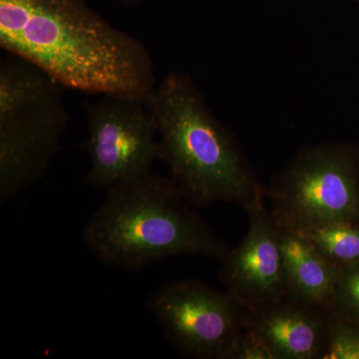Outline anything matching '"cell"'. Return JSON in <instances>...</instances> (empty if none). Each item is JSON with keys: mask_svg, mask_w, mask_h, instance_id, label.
Masks as SVG:
<instances>
[{"mask_svg": "<svg viewBox=\"0 0 359 359\" xmlns=\"http://www.w3.org/2000/svg\"><path fill=\"white\" fill-rule=\"evenodd\" d=\"M0 46L89 95L146 99L157 85L147 47L84 0H0Z\"/></svg>", "mask_w": 359, "mask_h": 359, "instance_id": "cell-1", "label": "cell"}, {"mask_svg": "<svg viewBox=\"0 0 359 359\" xmlns=\"http://www.w3.org/2000/svg\"><path fill=\"white\" fill-rule=\"evenodd\" d=\"M146 103L157 125L159 160L189 204L226 203L245 212L266 204V188L192 78L169 73Z\"/></svg>", "mask_w": 359, "mask_h": 359, "instance_id": "cell-2", "label": "cell"}, {"mask_svg": "<svg viewBox=\"0 0 359 359\" xmlns=\"http://www.w3.org/2000/svg\"><path fill=\"white\" fill-rule=\"evenodd\" d=\"M82 238L99 261L127 271L180 256L222 262L230 250L170 177L151 172L107 190Z\"/></svg>", "mask_w": 359, "mask_h": 359, "instance_id": "cell-3", "label": "cell"}, {"mask_svg": "<svg viewBox=\"0 0 359 359\" xmlns=\"http://www.w3.org/2000/svg\"><path fill=\"white\" fill-rule=\"evenodd\" d=\"M62 86L25 59H0V202L39 181L69 124Z\"/></svg>", "mask_w": 359, "mask_h": 359, "instance_id": "cell-4", "label": "cell"}, {"mask_svg": "<svg viewBox=\"0 0 359 359\" xmlns=\"http://www.w3.org/2000/svg\"><path fill=\"white\" fill-rule=\"evenodd\" d=\"M266 198L276 223L287 230L359 223V147L325 143L302 149L266 188Z\"/></svg>", "mask_w": 359, "mask_h": 359, "instance_id": "cell-5", "label": "cell"}, {"mask_svg": "<svg viewBox=\"0 0 359 359\" xmlns=\"http://www.w3.org/2000/svg\"><path fill=\"white\" fill-rule=\"evenodd\" d=\"M146 308L175 351L189 358L228 359L252 323V314L228 292L195 278L160 285Z\"/></svg>", "mask_w": 359, "mask_h": 359, "instance_id": "cell-6", "label": "cell"}, {"mask_svg": "<svg viewBox=\"0 0 359 359\" xmlns=\"http://www.w3.org/2000/svg\"><path fill=\"white\" fill-rule=\"evenodd\" d=\"M90 168L85 182L97 190L150 173L159 160L157 125L146 99L104 95L84 103Z\"/></svg>", "mask_w": 359, "mask_h": 359, "instance_id": "cell-7", "label": "cell"}, {"mask_svg": "<svg viewBox=\"0 0 359 359\" xmlns=\"http://www.w3.org/2000/svg\"><path fill=\"white\" fill-rule=\"evenodd\" d=\"M247 214L249 229L221 262L219 280L224 290L255 316L285 301L287 283L280 226L266 204Z\"/></svg>", "mask_w": 359, "mask_h": 359, "instance_id": "cell-8", "label": "cell"}, {"mask_svg": "<svg viewBox=\"0 0 359 359\" xmlns=\"http://www.w3.org/2000/svg\"><path fill=\"white\" fill-rule=\"evenodd\" d=\"M327 309L287 297L252 316V327L275 359H321L327 341Z\"/></svg>", "mask_w": 359, "mask_h": 359, "instance_id": "cell-9", "label": "cell"}, {"mask_svg": "<svg viewBox=\"0 0 359 359\" xmlns=\"http://www.w3.org/2000/svg\"><path fill=\"white\" fill-rule=\"evenodd\" d=\"M280 240L287 276V297L328 311L339 266L294 231L280 226Z\"/></svg>", "mask_w": 359, "mask_h": 359, "instance_id": "cell-10", "label": "cell"}, {"mask_svg": "<svg viewBox=\"0 0 359 359\" xmlns=\"http://www.w3.org/2000/svg\"><path fill=\"white\" fill-rule=\"evenodd\" d=\"M294 231L337 266L359 262V223H332Z\"/></svg>", "mask_w": 359, "mask_h": 359, "instance_id": "cell-11", "label": "cell"}, {"mask_svg": "<svg viewBox=\"0 0 359 359\" xmlns=\"http://www.w3.org/2000/svg\"><path fill=\"white\" fill-rule=\"evenodd\" d=\"M321 359H359V321L328 311L327 341Z\"/></svg>", "mask_w": 359, "mask_h": 359, "instance_id": "cell-12", "label": "cell"}, {"mask_svg": "<svg viewBox=\"0 0 359 359\" xmlns=\"http://www.w3.org/2000/svg\"><path fill=\"white\" fill-rule=\"evenodd\" d=\"M328 311L340 318L359 321V262L339 266Z\"/></svg>", "mask_w": 359, "mask_h": 359, "instance_id": "cell-13", "label": "cell"}, {"mask_svg": "<svg viewBox=\"0 0 359 359\" xmlns=\"http://www.w3.org/2000/svg\"><path fill=\"white\" fill-rule=\"evenodd\" d=\"M228 359H275L263 339L250 327L241 334Z\"/></svg>", "mask_w": 359, "mask_h": 359, "instance_id": "cell-14", "label": "cell"}, {"mask_svg": "<svg viewBox=\"0 0 359 359\" xmlns=\"http://www.w3.org/2000/svg\"><path fill=\"white\" fill-rule=\"evenodd\" d=\"M143 1H145V0H121L122 4L125 6H136V4H141Z\"/></svg>", "mask_w": 359, "mask_h": 359, "instance_id": "cell-15", "label": "cell"}]
</instances>
